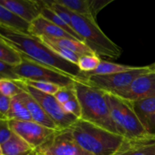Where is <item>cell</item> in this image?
Returning a JSON list of instances; mask_svg holds the SVG:
<instances>
[{"label":"cell","mask_w":155,"mask_h":155,"mask_svg":"<svg viewBox=\"0 0 155 155\" xmlns=\"http://www.w3.org/2000/svg\"><path fill=\"white\" fill-rule=\"evenodd\" d=\"M41 15L42 17H44L45 18H46L47 20H48L49 21H51V23H53L54 24L57 25L58 27H61V29H63L64 30L67 32V33H69L70 35L73 36L74 38H75L77 40L80 41V42H83V39L79 36L77 33V32L72 29L71 27H70L56 13H54L49 7L46 6L45 5L43 8L42 9V12H41Z\"/></svg>","instance_id":"23"},{"label":"cell","mask_w":155,"mask_h":155,"mask_svg":"<svg viewBox=\"0 0 155 155\" xmlns=\"http://www.w3.org/2000/svg\"><path fill=\"white\" fill-rule=\"evenodd\" d=\"M70 129L77 143L92 155H115L130 142L120 135L82 119Z\"/></svg>","instance_id":"2"},{"label":"cell","mask_w":155,"mask_h":155,"mask_svg":"<svg viewBox=\"0 0 155 155\" xmlns=\"http://www.w3.org/2000/svg\"><path fill=\"white\" fill-rule=\"evenodd\" d=\"M24 92L16 82L8 80H0V93L9 98H13Z\"/></svg>","instance_id":"27"},{"label":"cell","mask_w":155,"mask_h":155,"mask_svg":"<svg viewBox=\"0 0 155 155\" xmlns=\"http://www.w3.org/2000/svg\"><path fill=\"white\" fill-rule=\"evenodd\" d=\"M105 98L118 134L130 142L155 140L148 136L128 101L107 92Z\"/></svg>","instance_id":"4"},{"label":"cell","mask_w":155,"mask_h":155,"mask_svg":"<svg viewBox=\"0 0 155 155\" xmlns=\"http://www.w3.org/2000/svg\"><path fill=\"white\" fill-rule=\"evenodd\" d=\"M0 61L15 68L22 63L23 57L12 45L0 39Z\"/></svg>","instance_id":"21"},{"label":"cell","mask_w":155,"mask_h":155,"mask_svg":"<svg viewBox=\"0 0 155 155\" xmlns=\"http://www.w3.org/2000/svg\"><path fill=\"white\" fill-rule=\"evenodd\" d=\"M114 95L122 99L133 102L155 97V71L142 74L127 87Z\"/></svg>","instance_id":"11"},{"label":"cell","mask_w":155,"mask_h":155,"mask_svg":"<svg viewBox=\"0 0 155 155\" xmlns=\"http://www.w3.org/2000/svg\"><path fill=\"white\" fill-rule=\"evenodd\" d=\"M45 44L46 45H48L51 49H52L56 54H58L59 56L63 58L64 59H65V60L71 62V63H74L77 65V62H78L79 58H80V54H77V53L74 52V51H71V50L69 49L61 48V47L52 45V44H49V43H45Z\"/></svg>","instance_id":"28"},{"label":"cell","mask_w":155,"mask_h":155,"mask_svg":"<svg viewBox=\"0 0 155 155\" xmlns=\"http://www.w3.org/2000/svg\"><path fill=\"white\" fill-rule=\"evenodd\" d=\"M129 103L148 136L155 139V97Z\"/></svg>","instance_id":"13"},{"label":"cell","mask_w":155,"mask_h":155,"mask_svg":"<svg viewBox=\"0 0 155 155\" xmlns=\"http://www.w3.org/2000/svg\"><path fill=\"white\" fill-rule=\"evenodd\" d=\"M71 17L74 30L95 54L112 59L121 55L122 48L103 33L96 21L72 12Z\"/></svg>","instance_id":"5"},{"label":"cell","mask_w":155,"mask_h":155,"mask_svg":"<svg viewBox=\"0 0 155 155\" xmlns=\"http://www.w3.org/2000/svg\"><path fill=\"white\" fill-rule=\"evenodd\" d=\"M24 83L29 85L31 87L44 92V93L49 94V95H54L57 93L58 91L61 89L60 86L51 83L41 81H31L27 80H21Z\"/></svg>","instance_id":"26"},{"label":"cell","mask_w":155,"mask_h":155,"mask_svg":"<svg viewBox=\"0 0 155 155\" xmlns=\"http://www.w3.org/2000/svg\"><path fill=\"white\" fill-rule=\"evenodd\" d=\"M99 56L95 54H83L80 56L77 62V66L83 73H90L95 71L101 63Z\"/></svg>","instance_id":"25"},{"label":"cell","mask_w":155,"mask_h":155,"mask_svg":"<svg viewBox=\"0 0 155 155\" xmlns=\"http://www.w3.org/2000/svg\"><path fill=\"white\" fill-rule=\"evenodd\" d=\"M13 132L9 127L8 121L0 119V145L5 143L11 139Z\"/></svg>","instance_id":"33"},{"label":"cell","mask_w":155,"mask_h":155,"mask_svg":"<svg viewBox=\"0 0 155 155\" xmlns=\"http://www.w3.org/2000/svg\"><path fill=\"white\" fill-rule=\"evenodd\" d=\"M39 39L44 43L52 44L61 48H67L80 54V56L83 54H95L84 42H80L77 39H68V38L46 37V36H41L39 37Z\"/></svg>","instance_id":"18"},{"label":"cell","mask_w":155,"mask_h":155,"mask_svg":"<svg viewBox=\"0 0 155 155\" xmlns=\"http://www.w3.org/2000/svg\"><path fill=\"white\" fill-rule=\"evenodd\" d=\"M6 120H23L33 121L28 110L26 107L19 95L12 98L11 106L8 112L4 119Z\"/></svg>","instance_id":"20"},{"label":"cell","mask_w":155,"mask_h":155,"mask_svg":"<svg viewBox=\"0 0 155 155\" xmlns=\"http://www.w3.org/2000/svg\"><path fill=\"white\" fill-rule=\"evenodd\" d=\"M136 67L129 66V65L120 64L117 63H113L110 61H101L98 68L95 71L90 73H85L86 77L94 75H110V74H117V73L126 72V71L133 70Z\"/></svg>","instance_id":"22"},{"label":"cell","mask_w":155,"mask_h":155,"mask_svg":"<svg viewBox=\"0 0 155 155\" xmlns=\"http://www.w3.org/2000/svg\"><path fill=\"white\" fill-rule=\"evenodd\" d=\"M0 26L24 34H30V24L0 5Z\"/></svg>","instance_id":"16"},{"label":"cell","mask_w":155,"mask_h":155,"mask_svg":"<svg viewBox=\"0 0 155 155\" xmlns=\"http://www.w3.org/2000/svg\"><path fill=\"white\" fill-rule=\"evenodd\" d=\"M16 83L23 90L28 92L39 103L59 130L70 128L79 120L74 115L65 111L63 106L58 101L54 95L40 92L24 83L22 80L16 81Z\"/></svg>","instance_id":"7"},{"label":"cell","mask_w":155,"mask_h":155,"mask_svg":"<svg viewBox=\"0 0 155 155\" xmlns=\"http://www.w3.org/2000/svg\"><path fill=\"white\" fill-rule=\"evenodd\" d=\"M12 98L0 94V119H4L8 112L11 106Z\"/></svg>","instance_id":"34"},{"label":"cell","mask_w":155,"mask_h":155,"mask_svg":"<svg viewBox=\"0 0 155 155\" xmlns=\"http://www.w3.org/2000/svg\"><path fill=\"white\" fill-rule=\"evenodd\" d=\"M0 5L30 24L41 15L44 1L35 0H1Z\"/></svg>","instance_id":"12"},{"label":"cell","mask_w":155,"mask_h":155,"mask_svg":"<svg viewBox=\"0 0 155 155\" xmlns=\"http://www.w3.org/2000/svg\"><path fill=\"white\" fill-rule=\"evenodd\" d=\"M154 68H155V63L154 64Z\"/></svg>","instance_id":"35"},{"label":"cell","mask_w":155,"mask_h":155,"mask_svg":"<svg viewBox=\"0 0 155 155\" xmlns=\"http://www.w3.org/2000/svg\"><path fill=\"white\" fill-rule=\"evenodd\" d=\"M115 155H155V140L129 142Z\"/></svg>","instance_id":"19"},{"label":"cell","mask_w":155,"mask_h":155,"mask_svg":"<svg viewBox=\"0 0 155 155\" xmlns=\"http://www.w3.org/2000/svg\"><path fill=\"white\" fill-rule=\"evenodd\" d=\"M76 95L75 89H74V83L72 86H68V87L61 88L57 93L54 95L56 99L61 105L68 102L71 98H72Z\"/></svg>","instance_id":"31"},{"label":"cell","mask_w":155,"mask_h":155,"mask_svg":"<svg viewBox=\"0 0 155 155\" xmlns=\"http://www.w3.org/2000/svg\"><path fill=\"white\" fill-rule=\"evenodd\" d=\"M22 57V63L14 68L15 73L21 80L51 83L61 88L72 86L77 80L64 73L40 64L23 55Z\"/></svg>","instance_id":"6"},{"label":"cell","mask_w":155,"mask_h":155,"mask_svg":"<svg viewBox=\"0 0 155 155\" xmlns=\"http://www.w3.org/2000/svg\"><path fill=\"white\" fill-rule=\"evenodd\" d=\"M56 1L63 5L74 13L95 20L91 15L89 0H56Z\"/></svg>","instance_id":"24"},{"label":"cell","mask_w":155,"mask_h":155,"mask_svg":"<svg viewBox=\"0 0 155 155\" xmlns=\"http://www.w3.org/2000/svg\"><path fill=\"white\" fill-rule=\"evenodd\" d=\"M35 155H38V154H35Z\"/></svg>","instance_id":"36"},{"label":"cell","mask_w":155,"mask_h":155,"mask_svg":"<svg viewBox=\"0 0 155 155\" xmlns=\"http://www.w3.org/2000/svg\"><path fill=\"white\" fill-rule=\"evenodd\" d=\"M14 68L15 67L0 61V80H8L14 82L21 80V77L15 73Z\"/></svg>","instance_id":"29"},{"label":"cell","mask_w":155,"mask_h":155,"mask_svg":"<svg viewBox=\"0 0 155 155\" xmlns=\"http://www.w3.org/2000/svg\"><path fill=\"white\" fill-rule=\"evenodd\" d=\"M29 32L31 36L37 38L41 36H46V37L68 38V39H76L65 30L58 27L42 15L38 17L33 22L30 23Z\"/></svg>","instance_id":"14"},{"label":"cell","mask_w":155,"mask_h":155,"mask_svg":"<svg viewBox=\"0 0 155 155\" xmlns=\"http://www.w3.org/2000/svg\"><path fill=\"white\" fill-rule=\"evenodd\" d=\"M21 100L28 110L33 121L38 123L42 126L54 130H59L57 126L51 120V118L47 115L45 110L39 104V103L26 91L19 94Z\"/></svg>","instance_id":"15"},{"label":"cell","mask_w":155,"mask_h":155,"mask_svg":"<svg viewBox=\"0 0 155 155\" xmlns=\"http://www.w3.org/2000/svg\"><path fill=\"white\" fill-rule=\"evenodd\" d=\"M62 106H63V108L64 109L65 111L74 115L78 119L81 118V106H80V101L77 98V94Z\"/></svg>","instance_id":"30"},{"label":"cell","mask_w":155,"mask_h":155,"mask_svg":"<svg viewBox=\"0 0 155 155\" xmlns=\"http://www.w3.org/2000/svg\"><path fill=\"white\" fill-rule=\"evenodd\" d=\"M36 150L13 133L8 142L0 145V155H35Z\"/></svg>","instance_id":"17"},{"label":"cell","mask_w":155,"mask_h":155,"mask_svg":"<svg viewBox=\"0 0 155 155\" xmlns=\"http://www.w3.org/2000/svg\"><path fill=\"white\" fill-rule=\"evenodd\" d=\"M0 39H2L23 56L30 60L64 73L77 80L84 83L87 81L88 77L77 64L56 54L39 38L0 26Z\"/></svg>","instance_id":"1"},{"label":"cell","mask_w":155,"mask_h":155,"mask_svg":"<svg viewBox=\"0 0 155 155\" xmlns=\"http://www.w3.org/2000/svg\"><path fill=\"white\" fill-rule=\"evenodd\" d=\"M112 2L113 0H89V8L92 18L96 21L98 14Z\"/></svg>","instance_id":"32"},{"label":"cell","mask_w":155,"mask_h":155,"mask_svg":"<svg viewBox=\"0 0 155 155\" xmlns=\"http://www.w3.org/2000/svg\"><path fill=\"white\" fill-rule=\"evenodd\" d=\"M74 89L81 106L80 119L118 134L110 116L105 92L80 80H75Z\"/></svg>","instance_id":"3"},{"label":"cell","mask_w":155,"mask_h":155,"mask_svg":"<svg viewBox=\"0 0 155 155\" xmlns=\"http://www.w3.org/2000/svg\"><path fill=\"white\" fill-rule=\"evenodd\" d=\"M38 155H92L75 140L71 129L56 130L45 143L36 149Z\"/></svg>","instance_id":"9"},{"label":"cell","mask_w":155,"mask_h":155,"mask_svg":"<svg viewBox=\"0 0 155 155\" xmlns=\"http://www.w3.org/2000/svg\"><path fill=\"white\" fill-rule=\"evenodd\" d=\"M155 71L154 64L146 67H136L133 70L110 75H94L88 77L86 83L98 89L114 94L130 86L137 77Z\"/></svg>","instance_id":"8"},{"label":"cell","mask_w":155,"mask_h":155,"mask_svg":"<svg viewBox=\"0 0 155 155\" xmlns=\"http://www.w3.org/2000/svg\"><path fill=\"white\" fill-rule=\"evenodd\" d=\"M8 121L12 131L35 150L45 143L47 139L56 131L34 121Z\"/></svg>","instance_id":"10"}]
</instances>
